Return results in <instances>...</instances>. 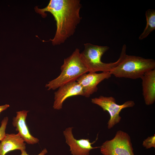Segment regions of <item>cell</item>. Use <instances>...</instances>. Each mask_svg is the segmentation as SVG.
Wrapping results in <instances>:
<instances>
[{
    "label": "cell",
    "mask_w": 155,
    "mask_h": 155,
    "mask_svg": "<svg viewBox=\"0 0 155 155\" xmlns=\"http://www.w3.org/2000/svg\"><path fill=\"white\" fill-rule=\"evenodd\" d=\"M81 6L79 0H51L45 8L36 7L37 13L45 17V12H49L56 21L57 30L51 40L53 45L64 43L73 34L82 18L80 13Z\"/></svg>",
    "instance_id": "6da1fadb"
},
{
    "label": "cell",
    "mask_w": 155,
    "mask_h": 155,
    "mask_svg": "<svg viewBox=\"0 0 155 155\" xmlns=\"http://www.w3.org/2000/svg\"><path fill=\"white\" fill-rule=\"evenodd\" d=\"M124 52L119 63L109 72L117 78L132 79L140 78L145 73L155 68V61L151 59L126 55Z\"/></svg>",
    "instance_id": "7a4b0ae2"
},
{
    "label": "cell",
    "mask_w": 155,
    "mask_h": 155,
    "mask_svg": "<svg viewBox=\"0 0 155 155\" xmlns=\"http://www.w3.org/2000/svg\"><path fill=\"white\" fill-rule=\"evenodd\" d=\"M59 75L46 84L48 90H55L61 86L76 80L82 75L88 72L80 57V50L76 49L69 57L65 59L61 66Z\"/></svg>",
    "instance_id": "3957f363"
},
{
    "label": "cell",
    "mask_w": 155,
    "mask_h": 155,
    "mask_svg": "<svg viewBox=\"0 0 155 155\" xmlns=\"http://www.w3.org/2000/svg\"><path fill=\"white\" fill-rule=\"evenodd\" d=\"M84 49L80 53L81 59L87 68L89 72H110L121 61L126 46L123 45L119 58L116 61L110 63L102 62L101 57L109 49L107 46H101L90 43L84 44Z\"/></svg>",
    "instance_id": "277c9868"
},
{
    "label": "cell",
    "mask_w": 155,
    "mask_h": 155,
    "mask_svg": "<svg viewBox=\"0 0 155 155\" xmlns=\"http://www.w3.org/2000/svg\"><path fill=\"white\" fill-rule=\"evenodd\" d=\"M100 148L103 155H135L130 136L120 130L112 139L103 143Z\"/></svg>",
    "instance_id": "5b68a950"
},
{
    "label": "cell",
    "mask_w": 155,
    "mask_h": 155,
    "mask_svg": "<svg viewBox=\"0 0 155 155\" xmlns=\"http://www.w3.org/2000/svg\"><path fill=\"white\" fill-rule=\"evenodd\" d=\"M92 103L101 107L103 111L108 112L110 119L107 123V128L110 129L119 123L121 119L119 113L123 109L133 106L135 104L133 100H128L122 104L116 103L115 98L112 96H100L91 99Z\"/></svg>",
    "instance_id": "8992f818"
},
{
    "label": "cell",
    "mask_w": 155,
    "mask_h": 155,
    "mask_svg": "<svg viewBox=\"0 0 155 155\" xmlns=\"http://www.w3.org/2000/svg\"><path fill=\"white\" fill-rule=\"evenodd\" d=\"M73 128L68 127L63 131L65 142L69 146V150L72 155H89L91 150L100 148V147L92 146L97 140L98 136L96 140L92 142L88 139L77 140L72 133Z\"/></svg>",
    "instance_id": "52a82bcc"
},
{
    "label": "cell",
    "mask_w": 155,
    "mask_h": 155,
    "mask_svg": "<svg viewBox=\"0 0 155 155\" xmlns=\"http://www.w3.org/2000/svg\"><path fill=\"white\" fill-rule=\"evenodd\" d=\"M111 75L109 72L100 73L89 72L82 75L76 81L82 87L84 96L88 98L97 91V86L100 83L105 79H109Z\"/></svg>",
    "instance_id": "ba28073f"
},
{
    "label": "cell",
    "mask_w": 155,
    "mask_h": 155,
    "mask_svg": "<svg viewBox=\"0 0 155 155\" xmlns=\"http://www.w3.org/2000/svg\"><path fill=\"white\" fill-rule=\"evenodd\" d=\"M59 88L54 93L53 107L55 110L62 109L63 102L69 97L78 95L84 96L82 87L76 81L67 83Z\"/></svg>",
    "instance_id": "9c48e42d"
},
{
    "label": "cell",
    "mask_w": 155,
    "mask_h": 155,
    "mask_svg": "<svg viewBox=\"0 0 155 155\" xmlns=\"http://www.w3.org/2000/svg\"><path fill=\"white\" fill-rule=\"evenodd\" d=\"M29 111L22 110L16 112V115L13 119L12 125L16 127L20 137L24 142L29 144L38 142L39 139L30 133L26 123V120Z\"/></svg>",
    "instance_id": "30bf717a"
},
{
    "label": "cell",
    "mask_w": 155,
    "mask_h": 155,
    "mask_svg": "<svg viewBox=\"0 0 155 155\" xmlns=\"http://www.w3.org/2000/svg\"><path fill=\"white\" fill-rule=\"evenodd\" d=\"M141 78L145 103L147 105H152L155 101V69L147 71Z\"/></svg>",
    "instance_id": "8fae6325"
},
{
    "label": "cell",
    "mask_w": 155,
    "mask_h": 155,
    "mask_svg": "<svg viewBox=\"0 0 155 155\" xmlns=\"http://www.w3.org/2000/svg\"><path fill=\"white\" fill-rule=\"evenodd\" d=\"M18 133L6 134L0 143V155L15 150H25L26 144Z\"/></svg>",
    "instance_id": "7c38bea8"
},
{
    "label": "cell",
    "mask_w": 155,
    "mask_h": 155,
    "mask_svg": "<svg viewBox=\"0 0 155 155\" xmlns=\"http://www.w3.org/2000/svg\"><path fill=\"white\" fill-rule=\"evenodd\" d=\"M146 24L143 32L139 37V39L142 40L147 37L155 29V10L148 9L145 13Z\"/></svg>",
    "instance_id": "4fadbf2b"
},
{
    "label": "cell",
    "mask_w": 155,
    "mask_h": 155,
    "mask_svg": "<svg viewBox=\"0 0 155 155\" xmlns=\"http://www.w3.org/2000/svg\"><path fill=\"white\" fill-rule=\"evenodd\" d=\"M142 146L146 149L155 148V135L148 137L143 141Z\"/></svg>",
    "instance_id": "5bb4252c"
},
{
    "label": "cell",
    "mask_w": 155,
    "mask_h": 155,
    "mask_svg": "<svg viewBox=\"0 0 155 155\" xmlns=\"http://www.w3.org/2000/svg\"><path fill=\"white\" fill-rule=\"evenodd\" d=\"M8 120V117H5L1 121L0 127V142L4 138L6 134L5 130Z\"/></svg>",
    "instance_id": "9a60e30c"
},
{
    "label": "cell",
    "mask_w": 155,
    "mask_h": 155,
    "mask_svg": "<svg viewBox=\"0 0 155 155\" xmlns=\"http://www.w3.org/2000/svg\"><path fill=\"white\" fill-rule=\"evenodd\" d=\"M21 155H29L27 153L25 150L21 151ZM47 152V149L46 148H44L39 154L37 155H45Z\"/></svg>",
    "instance_id": "2e32d148"
},
{
    "label": "cell",
    "mask_w": 155,
    "mask_h": 155,
    "mask_svg": "<svg viewBox=\"0 0 155 155\" xmlns=\"http://www.w3.org/2000/svg\"><path fill=\"white\" fill-rule=\"evenodd\" d=\"M9 105L8 104H5L4 105L0 106V113L3 111L6 110L9 107Z\"/></svg>",
    "instance_id": "e0dca14e"
}]
</instances>
